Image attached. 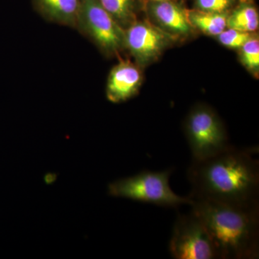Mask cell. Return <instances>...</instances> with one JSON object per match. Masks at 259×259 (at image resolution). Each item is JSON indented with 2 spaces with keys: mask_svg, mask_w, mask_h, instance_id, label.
I'll use <instances>...</instances> for the list:
<instances>
[{
  "mask_svg": "<svg viewBox=\"0 0 259 259\" xmlns=\"http://www.w3.org/2000/svg\"><path fill=\"white\" fill-rule=\"evenodd\" d=\"M258 147L231 146L204 160H192L187 171L192 199L259 208Z\"/></svg>",
  "mask_w": 259,
  "mask_h": 259,
  "instance_id": "6da1fadb",
  "label": "cell"
},
{
  "mask_svg": "<svg viewBox=\"0 0 259 259\" xmlns=\"http://www.w3.org/2000/svg\"><path fill=\"white\" fill-rule=\"evenodd\" d=\"M193 212L203 223L217 258L259 256V208H245L209 199H193Z\"/></svg>",
  "mask_w": 259,
  "mask_h": 259,
  "instance_id": "7a4b0ae2",
  "label": "cell"
},
{
  "mask_svg": "<svg viewBox=\"0 0 259 259\" xmlns=\"http://www.w3.org/2000/svg\"><path fill=\"white\" fill-rule=\"evenodd\" d=\"M172 169L165 171H143L134 176L120 179L108 185V194L121 197L162 206L177 207L191 205L193 199L178 195L171 190L169 178Z\"/></svg>",
  "mask_w": 259,
  "mask_h": 259,
  "instance_id": "3957f363",
  "label": "cell"
},
{
  "mask_svg": "<svg viewBox=\"0 0 259 259\" xmlns=\"http://www.w3.org/2000/svg\"><path fill=\"white\" fill-rule=\"evenodd\" d=\"M185 133L192 160H204L231 147L222 121L210 107L198 105L185 120Z\"/></svg>",
  "mask_w": 259,
  "mask_h": 259,
  "instance_id": "277c9868",
  "label": "cell"
},
{
  "mask_svg": "<svg viewBox=\"0 0 259 259\" xmlns=\"http://www.w3.org/2000/svg\"><path fill=\"white\" fill-rule=\"evenodd\" d=\"M107 56L125 49V29L107 13L99 0H80L76 28Z\"/></svg>",
  "mask_w": 259,
  "mask_h": 259,
  "instance_id": "5b68a950",
  "label": "cell"
},
{
  "mask_svg": "<svg viewBox=\"0 0 259 259\" xmlns=\"http://www.w3.org/2000/svg\"><path fill=\"white\" fill-rule=\"evenodd\" d=\"M169 252L176 259L218 258L205 227L192 211L177 215L169 241Z\"/></svg>",
  "mask_w": 259,
  "mask_h": 259,
  "instance_id": "8992f818",
  "label": "cell"
},
{
  "mask_svg": "<svg viewBox=\"0 0 259 259\" xmlns=\"http://www.w3.org/2000/svg\"><path fill=\"white\" fill-rule=\"evenodd\" d=\"M125 49L140 64L151 62L161 54L171 35L148 22L136 21L125 30Z\"/></svg>",
  "mask_w": 259,
  "mask_h": 259,
  "instance_id": "52a82bcc",
  "label": "cell"
},
{
  "mask_svg": "<svg viewBox=\"0 0 259 259\" xmlns=\"http://www.w3.org/2000/svg\"><path fill=\"white\" fill-rule=\"evenodd\" d=\"M141 70L134 63L120 61L112 68L107 79L106 97L112 103L127 101L139 92L142 83Z\"/></svg>",
  "mask_w": 259,
  "mask_h": 259,
  "instance_id": "ba28073f",
  "label": "cell"
},
{
  "mask_svg": "<svg viewBox=\"0 0 259 259\" xmlns=\"http://www.w3.org/2000/svg\"><path fill=\"white\" fill-rule=\"evenodd\" d=\"M150 12L162 30L177 36H187L193 30L187 10L171 0L151 3Z\"/></svg>",
  "mask_w": 259,
  "mask_h": 259,
  "instance_id": "9c48e42d",
  "label": "cell"
},
{
  "mask_svg": "<svg viewBox=\"0 0 259 259\" xmlns=\"http://www.w3.org/2000/svg\"><path fill=\"white\" fill-rule=\"evenodd\" d=\"M32 3L47 21L76 29L80 0H32Z\"/></svg>",
  "mask_w": 259,
  "mask_h": 259,
  "instance_id": "30bf717a",
  "label": "cell"
},
{
  "mask_svg": "<svg viewBox=\"0 0 259 259\" xmlns=\"http://www.w3.org/2000/svg\"><path fill=\"white\" fill-rule=\"evenodd\" d=\"M187 18L192 26L206 35L218 36L227 28L226 13H214L199 10L187 11Z\"/></svg>",
  "mask_w": 259,
  "mask_h": 259,
  "instance_id": "8fae6325",
  "label": "cell"
},
{
  "mask_svg": "<svg viewBox=\"0 0 259 259\" xmlns=\"http://www.w3.org/2000/svg\"><path fill=\"white\" fill-rule=\"evenodd\" d=\"M99 2L125 30L136 21V0H99Z\"/></svg>",
  "mask_w": 259,
  "mask_h": 259,
  "instance_id": "7c38bea8",
  "label": "cell"
},
{
  "mask_svg": "<svg viewBox=\"0 0 259 259\" xmlns=\"http://www.w3.org/2000/svg\"><path fill=\"white\" fill-rule=\"evenodd\" d=\"M258 12L250 5L238 7L227 18V28L249 33L258 29Z\"/></svg>",
  "mask_w": 259,
  "mask_h": 259,
  "instance_id": "4fadbf2b",
  "label": "cell"
},
{
  "mask_svg": "<svg viewBox=\"0 0 259 259\" xmlns=\"http://www.w3.org/2000/svg\"><path fill=\"white\" fill-rule=\"evenodd\" d=\"M241 60L249 71L256 73L259 69V40L255 36H250L242 46Z\"/></svg>",
  "mask_w": 259,
  "mask_h": 259,
  "instance_id": "5bb4252c",
  "label": "cell"
},
{
  "mask_svg": "<svg viewBox=\"0 0 259 259\" xmlns=\"http://www.w3.org/2000/svg\"><path fill=\"white\" fill-rule=\"evenodd\" d=\"M250 36L251 35L249 32L226 28L217 37L219 42L224 47L229 49H240Z\"/></svg>",
  "mask_w": 259,
  "mask_h": 259,
  "instance_id": "9a60e30c",
  "label": "cell"
},
{
  "mask_svg": "<svg viewBox=\"0 0 259 259\" xmlns=\"http://www.w3.org/2000/svg\"><path fill=\"white\" fill-rule=\"evenodd\" d=\"M234 0H195L196 9L214 13H226Z\"/></svg>",
  "mask_w": 259,
  "mask_h": 259,
  "instance_id": "2e32d148",
  "label": "cell"
},
{
  "mask_svg": "<svg viewBox=\"0 0 259 259\" xmlns=\"http://www.w3.org/2000/svg\"><path fill=\"white\" fill-rule=\"evenodd\" d=\"M166 1V0H151V3H158V2Z\"/></svg>",
  "mask_w": 259,
  "mask_h": 259,
  "instance_id": "e0dca14e",
  "label": "cell"
}]
</instances>
